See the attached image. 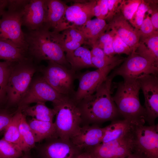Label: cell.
Instances as JSON below:
<instances>
[{"instance_id": "cell-39", "label": "cell", "mask_w": 158, "mask_h": 158, "mask_svg": "<svg viewBox=\"0 0 158 158\" xmlns=\"http://www.w3.org/2000/svg\"><path fill=\"white\" fill-rule=\"evenodd\" d=\"M113 37L105 43L102 48L105 54L109 57L114 56L116 54L112 46Z\"/></svg>"}, {"instance_id": "cell-46", "label": "cell", "mask_w": 158, "mask_h": 158, "mask_svg": "<svg viewBox=\"0 0 158 158\" xmlns=\"http://www.w3.org/2000/svg\"><path fill=\"white\" fill-rule=\"evenodd\" d=\"M23 154L19 158H32L29 151L24 152Z\"/></svg>"}, {"instance_id": "cell-16", "label": "cell", "mask_w": 158, "mask_h": 158, "mask_svg": "<svg viewBox=\"0 0 158 158\" xmlns=\"http://www.w3.org/2000/svg\"><path fill=\"white\" fill-rule=\"evenodd\" d=\"M48 0H31L22 9V23L29 31L44 28L48 13Z\"/></svg>"}, {"instance_id": "cell-47", "label": "cell", "mask_w": 158, "mask_h": 158, "mask_svg": "<svg viewBox=\"0 0 158 158\" xmlns=\"http://www.w3.org/2000/svg\"><path fill=\"white\" fill-rule=\"evenodd\" d=\"M92 155V158H98V157H95L93 156Z\"/></svg>"}, {"instance_id": "cell-18", "label": "cell", "mask_w": 158, "mask_h": 158, "mask_svg": "<svg viewBox=\"0 0 158 158\" xmlns=\"http://www.w3.org/2000/svg\"><path fill=\"white\" fill-rule=\"evenodd\" d=\"M108 23L109 29L113 30L130 47L132 53H135L140 40L138 30L134 28L120 12L116 14Z\"/></svg>"}, {"instance_id": "cell-30", "label": "cell", "mask_w": 158, "mask_h": 158, "mask_svg": "<svg viewBox=\"0 0 158 158\" xmlns=\"http://www.w3.org/2000/svg\"><path fill=\"white\" fill-rule=\"evenodd\" d=\"M23 154L18 146L3 138L0 139V157L3 158H19Z\"/></svg>"}, {"instance_id": "cell-11", "label": "cell", "mask_w": 158, "mask_h": 158, "mask_svg": "<svg viewBox=\"0 0 158 158\" xmlns=\"http://www.w3.org/2000/svg\"><path fill=\"white\" fill-rule=\"evenodd\" d=\"M133 152L147 158H158V124L134 126L133 130Z\"/></svg>"}, {"instance_id": "cell-9", "label": "cell", "mask_w": 158, "mask_h": 158, "mask_svg": "<svg viewBox=\"0 0 158 158\" xmlns=\"http://www.w3.org/2000/svg\"><path fill=\"white\" fill-rule=\"evenodd\" d=\"M123 62L111 73L114 77L120 75L123 79H138L148 75H157L158 65L135 53H132Z\"/></svg>"}, {"instance_id": "cell-3", "label": "cell", "mask_w": 158, "mask_h": 158, "mask_svg": "<svg viewBox=\"0 0 158 158\" xmlns=\"http://www.w3.org/2000/svg\"><path fill=\"white\" fill-rule=\"evenodd\" d=\"M123 79L118 83L113 100L124 119L134 126L144 125L146 114L139 98L141 88L138 79Z\"/></svg>"}, {"instance_id": "cell-2", "label": "cell", "mask_w": 158, "mask_h": 158, "mask_svg": "<svg viewBox=\"0 0 158 158\" xmlns=\"http://www.w3.org/2000/svg\"><path fill=\"white\" fill-rule=\"evenodd\" d=\"M27 54L38 61H52L71 69L64 51L57 37L56 32L44 28L29 31L25 34Z\"/></svg>"}, {"instance_id": "cell-45", "label": "cell", "mask_w": 158, "mask_h": 158, "mask_svg": "<svg viewBox=\"0 0 158 158\" xmlns=\"http://www.w3.org/2000/svg\"><path fill=\"white\" fill-rule=\"evenodd\" d=\"M126 158H147L145 156L140 153L133 152Z\"/></svg>"}, {"instance_id": "cell-27", "label": "cell", "mask_w": 158, "mask_h": 158, "mask_svg": "<svg viewBox=\"0 0 158 158\" xmlns=\"http://www.w3.org/2000/svg\"><path fill=\"white\" fill-rule=\"evenodd\" d=\"M22 114L21 110L17 109L11 122L4 133L2 138L10 143L18 146L21 150L19 125Z\"/></svg>"}, {"instance_id": "cell-41", "label": "cell", "mask_w": 158, "mask_h": 158, "mask_svg": "<svg viewBox=\"0 0 158 158\" xmlns=\"http://www.w3.org/2000/svg\"><path fill=\"white\" fill-rule=\"evenodd\" d=\"M90 51L91 56L101 59H106L109 56L106 55L103 50L98 47L93 46Z\"/></svg>"}, {"instance_id": "cell-22", "label": "cell", "mask_w": 158, "mask_h": 158, "mask_svg": "<svg viewBox=\"0 0 158 158\" xmlns=\"http://www.w3.org/2000/svg\"><path fill=\"white\" fill-rule=\"evenodd\" d=\"M68 6L59 0H48V13L44 28L55 32L61 23Z\"/></svg>"}, {"instance_id": "cell-35", "label": "cell", "mask_w": 158, "mask_h": 158, "mask_svg": "<svg viewBox=\"0 0 158 158\" xmlns=\"http://www.w3.org/2000/svg\"><path fill=\"white\" fill-rule=\"evenodd\" d=\"M112 46L115 54H125L129 55L132 52L130 47L116 34L114 36Z\"/></svg>"}, {"instance_id": "cell-23", "label": "cell", "mask_w": 158, "mask_h": 158, "mask_svg": "<svg viewBox=\"0 0 158 158\" xmlns=\"http://www.w3.org/2000/svg\"><path fill=\"white\" fill-rule=\"evenodd\" d=\"M134 125L128 121L113 120L105 127V131L102 143H106L121 138L131 132Z\"/></svg>"}, {"instance_id": "cell-20", "label": "cell", "mask_w": 158, "mask_h": 158, "mask_svg": "<svg viewBox=\"0 0 158 158\" xmlns=\"http://www.w3.org/2000/svg\"><path fill=\"white\" fill-rule=\"evenodd\" d=\"M65 56L71 69L76 72L84 68H95L92 62L90 51L85 46L66 53Z\"/></svg>"}, {"instance_id": "cell-29", "label": "cell", "mask_w": 158, "mask_h": 158, "mask_svg": "<svg viewBox=\"0 0 158 158\" xmlns=\"http://www.w3.org/2000/svg\"><path fill=\"white\" fill-rule=\"evenodd\" d=\"M0 61V109L4 108L6 99V88L9 78L14 64Z\"/></svg>"}, {"instance_id": "cell-19", "label": "cell", "mask_w": 158, "mask_h": 158, "mask_svg": "<svg viewBox=\"0 0 158 158\" xmlns=\"http://www.w3.org/2000/svg\"><path fill=\"white\" fill-rule=\"evenodd\" d=\"M75 29L82 34L87 44L92 47L109 29V25L105 20L96 18L88 20L83 25Z\"/></svg>"}, {"instance_id": "cell-15", "label": "cell", "mask_w": 158, "mask_h": 158, "mask_svg": "<svg viewBox=\"0 0 158 158\" xmlns=\"http://www.w3.org/2000/svg\"><path fill=\"white\" fill-rule=\"evenodd\" d=\"M140 88L145 98L146 121L150 125L155 124L158 116V78L157 75H150L139 79Z\"/></svg>"}, {"instance_id": "cell-38", "label": "cell", "mask_w": 158, "mask_h": 158, "mask_svg": "<svg viewBox=\"0 0 158 158\" xmlns=\"http://www.w3.org/2000/svg\"><path fill=\"white\" fill-rule=\"evenodd\" d=\"M122 0H107L108 13L105 20L108 23L116 14L120 13L119 6Z\"/></svg>"}, {"instance_id": "cell-24", "label": "cell", "mask_w": 158, "mask_h": 158, "mask_svg": "<svg viewBox=\"0 0 158 158\" xmlns=\"http://www.w3.org/2000/svg\"><path fill=\"white\" fill-rule=\"evenodd\" d=\"M27 52L7 40L0 39V59L13 63L26 60Z\"/></svg>"}, {"instance_id": "cell-10", "label": "cell", "mask_w": 158, "mask_h": 158, "mask_svg": "<svg viewBox=\"0 0 158 158\" xmlns=\"http://www.w3.org/2000/svg\"><path fill=\"white\" fill-rule=\"evenodd\" d=\"M68 97L59 93L43 78H39L31 82L25 94L18 104V109H21L33 103L50 101L53 104Z\"/></svg>"}, {"instance_id": "cell-1", "label": "cell", "mask_w": 158, "mask_h": 158, "mask_svg": "<svg viewBox=\"0 0 158 158\" xmlns=\"http://www.w3.org/2000/svg\"><path fill=\"white\" fill-rule=\"evenodd\" d=\"M114 76L108 75L95 92L77 104L80 111L82 124H97L113 121L120 114L111 95Z\"/></svg>"}, {"instance_id": "cell-6", "label": "cell", "mask_w": 158, "mask_h": 158, "mask_svg": "<svg viewBox=\"0 0 158 158\" xmlns=\"http://www.w3.org/2000/svg\"><path fill=\"white\" fill-rule=\"evenodd\" d=\"M41 69L42 77L54 89L62 95L73 97L76 72L52 61H48L47 66Z\"/></svg>"}, {"instance_id": "cell-25", "label": "cell", "mask_w": 158, "mask_h": 158, "mask_svg": "<svg viewBox=\"0 0 158 158\" xmlns=\"http://www.w3.org/2000/svg\"><path fill=\"white\" fill-rule=\"evenodd\" d=\"M36 143L43 140L58 137L54 123L39 121L34 118L27 121Z\"/></svg>"}, {"instance_id": "cell-32", "label": "cell", "mask_w": 158, "mask_h": 158, "mask_svg": "<svg viewBox=\"0 0 158 158\" xmlns=\"http://www.w3.org/2000/svg\"><path fill=\"white\" fill-rule=\"evenodd\" d=\"M149 7L148 0H142L133 18L129 23L135 29L138 30L145 17V13Z\"/></svg>"}, {"instance_id": "cell-31", "label": "cell", "mask_w": 158, "mask_h": 158, "mask_svg": "<svg viewBox=\"0 0 158 158\" xmlns=\"http://www.w3.org/2000/svg\"><path fill=\"white\" fill-rule=\"evenodd\" d=\"M142 0H122L119 6L120 12L129 23Z\"/></svg>"}, {"instance_id": "cell-4", "label": "cell", "mask_w": 158, "mask_h": 158, "mask_svg": "<svg viewBox=\"0 0 158 158\" xmlns=\"http://www.w3.org/2000/svg\"><path fill=\"white\" fill-rule=\"evenodd\" d=\"M30 59L13 65L7 86L5 108L17 106L28 90L36 71Z\"/></svg>"}, {"instance_id": "cell-28", "label": "cell", "mask_w": 158, "mask_h": 158, "mask_svg": "<svg viewBox=\"0 0 158 158\" xmlns=\"http://www.w3.org/2000/svg\"><path fill=\"white\" fill-rule=\"evenodd\" d=\"M19 130L22 150L24 152L30 151L35 147L36 142L26 116L23 113L19 125Z\"/></svg>"}, {"instance_id": "cell-34", "label": "cell", "mask_w": 158, "mask_h": 158, "mask_svg": "<svg viewBox=\"0 0 158 158\" xmlns=\"http://www.w3.org/2000/svg\"><path fill=\"white\" fill-rule=\"evenodd\" d=\"M138 30L140 36V40L145 39L158 31L154 30L150 17L147 14L144 19Z\"/></svg>"}, {"instance_id": "cell-5", "label": "cell", "mask_w": 158, "mask_h": 158, "mask_svg": "<svg viewBox=\"0 0 158 158\" xmlns=\"http://www.w3.org/2000/svg\"><path fill=\"white\" fill-rule=\"evenodd\" d=\"M56 111L54 123L57 136L70 140L78 131L82 124L81 114L77 104L69 97L53 105Z\"/></svg>"}, {"instance_id": "cell-37", "label": "cell", "mask_w": 158, "mask_h": 158, "mask_svg": "<svg viewBox=\"0 0 158 158\" xmlns=\"http://www.w3.org/2000/svg\"><path fill=\"white\" fill-rule=\"evenodd\" d=\"M140 41L143 42L154 55L158 58V31Z\"/></svg>"}, {"instance_id": "cell-17", "label": "cell", "mask_w": 158, "mask_h": 158, "mask_svg": "<svg viewBox=\"0 0 158 158\" xmlns=\"http://www.w3.org/2000/svg\"><path fill=\"white\" fill-rule=\"evenodd\" d=\"M104 131L98 125H84L70 140L82 151L90 150L102 143Z\"/></svg>"}, {"instance_id": "cell-43", "label": "cell", "mask_w": 158, "mask_h": 158, "mask_svg": "<svg viewBox=\"0 0 158 158\" xmlns=\"http://www.w3.org/2000/svg\"><path fill=\"white\" fill-rule=\"evenodd\" d=\"M8 1L7 0H0V19L5 11L8 4Z\"/></svg>"}, {"instance_id": "cell-40", "label": "cell", "mask_w": 158, "mask_h": 158, "mask_svg": "<svg viewBox=\"0 0 158 158\" xmlns=\"http://www.w3.org/2000/svg\"><path fill=\"white\" fill-rule=\"evenodd\" d=\"M150 19L155 31L158 30V9L157 3L154 6L151 15Z\"/></svg>"}, {"instance_id": "cell-42", "label": "cell", "mask_w": 158, "mask_h": 158, "mask_svg": "<svg viewBox=\"0 0 158 158\" xmlns=\"http://www.w3.org/2000/svg\"><path fill=\"white\" fill-rule=\"evenodd\" d=\"M101 11V19L105 20L108 13L107 0H97Z\"/></svg>"}, {"instance_id": "cell-48", "label": "cell", "mask_w": 158, "mask_h": 158, "mask_svg": "<svg viewBox=\"0 0 158 158\" xmlns=\"http://www.w3.org/2000/svg\"><path fill=\"white\" fill-rule=\"evenodd\" d=\"M0 158H2L1 157H0Z\"/></svg>"}, {"instance_id": "cell-21", "label": "cell", "mask_w": 158, "mask_h": 158, "mask_svg": "<svg viewBox=\"0 0 158 158\" xmlns=\"http://www.w3.org/2000/svg\"><path fill=\"white\" fill-rule=\"evenodd\" d=\"M59 42L64 52L72 51L83 44H87L85 39L78 29L69 28L56 32Z\"/></svg>"}, {"instance_id": "cell-8", "label": "cell", "mask_w": 158, "mask_h": 158, "mask_svg": "<svg viewBox=\"0 0 158 158\" xmlns=\"http://www.w3.org/2000/svg\"><path fill=\"white\" fill-rule=\"evenodd\" d=\"M23 8L5 11L0 19V39L8 41L27 52V44L21 29Z\"/></svg>"}, {"instance_id": "cell-12", "label": "cell", "mask_w": 158, "mask_h": 158, "mask_svg": "<svg viewBox=\"0 0 158 158\" xmlns=\"http://www.w3.org/2000/svg\"><path fill=\"white\" fill-rule=\"evenodd\" d=\"M97 0H77L68 6L62 20L55 32L69 28H76L85 24L94 16L93 8Z\"/></svg>"}, {"instance_id": "cell-14", "label": "cell", "mask_w": 158, "mask_h": 158, "mask_svg": "<svg viewBox=\"0 0 158 158\" xmlns=\"http://www.w3.org/2000/svg\"><path fill=\"white\" fill-rule=\"evenodd\" d=\"M133 130L121 138L101 143L89 150L98 158H126L133 152Z\"/></svg>"}, {"instance_id": "cell-36", "label": "cell", "mask_w": 158, "mask_h": 158, "mask_svg": "<svg viewBox=\"0 0 158 158\" xmlns=\"http://www.w3.org/2000/svg\"><path fill=\"white\" fill-rule=\"evenodd\" d=\"M122 59L117 56L109 57L106 59H101L91 56L92 63L95 67L97 69L103 68L116 63Z\"/></svg>"}, {"instance_id": "cell-13", "label": "cell", "mask_w": 158, "mask_h": 158, "mask_svg": "<svg viewBox=\"0 0 158 158\" xmlns=\"http://www.w3.org/2000/svg\"><path fill=\"white\" fill-rule=\"evenodd\" d=\"M45 140L37 147L40 158H76L83 151L70 140L54 137Z\"/></svg>"}, {"instance_id": "cell-44", "label": "cell", "mask_w": 158, "mask_h": 158, "mask_svg": "<svg viewBox=\"0 0 158 158\" xmlns=\"http://www.w3.org/2000/svg\"><path fill=\"white\" fill-rule=\"evenodd\" d=\"M76 158H92V155L89 150L83 151Z\"/></svg>"}, {"instance_id": "cell-7", "label": "cell", "mask_w": 158, "mask_h": 158, "mask_svg": "<svg viewBox=\"0 0 158 158\" xmlns=\"http://www.w3.org/2000/svg\"><path fill=\"white\" fill-rule=\"evenodd\" d=\"M125 58L102 69L93 71H87L77 74L78 80V89L71 97L77 104L85 97L94 93L110 72L121 64Z\"/></svg>"}, {"instance_id": "cell-33", "label": "cell", "mask_w": 158, "mask_h": 158, "mask_svg": "<svg viewBox=\"0 0 158 158\" xmlns=\"http://www.w3.org/2000/svg\"><path fill=\"white\" fill-rule=\"evenodd\" d=\"M16 111L11 112L5 107L0 109V135H3Z\"/></svg>"}, {"instance_id": "cell-26", "label": "cell", "mask_w": 158, "mask_h": 158, "mask_svg": "<svg viewBox=\"0 0 158 158\" xmlns=\"http://www.w3.org/2000/svg\"><path fill=\"white\" fill-rule=\"evenodd\" d=\"M22 113L26 116H30L36 120L45 122H53L56 111L53 109L48 107L45 102L36 103L32 106L25 107L21 109Z\"/></svg>"}]
</instances>
